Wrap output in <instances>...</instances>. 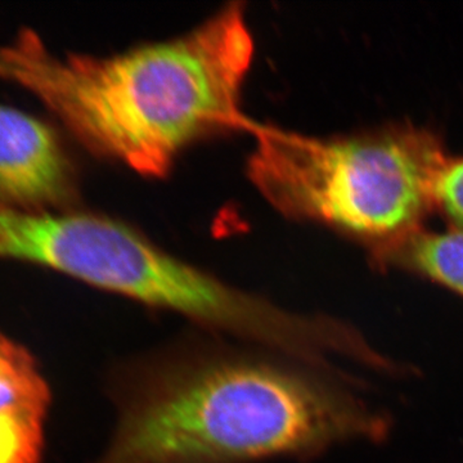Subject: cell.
I'll return each instance as SVG.
<instances>
[{
	"label": "cell",
	"mask_w": 463,
	"mask_h": 463,
	"mask_svg": "<svg viewBox=\"0 0 463 463\" xmlns=\"http://www.w3.org/2000/svg\"><path fill=\"white\" fill-rule=\"evenodd\" d=\"M380 263L410 268L463 297V230L429 232L421 228L373 251Z\"/></svg>",
	"instance_id": "8992f818"
},
{
	"label": "cell",
	"mask_w": 463,
	"mask_h": 463,
	"mask_svg": "<svg viewBox=\"0 0 463 463\" xmlns=\"http://www.w3.org/2000/svg\"><path fill=\"white\" fill-rule=\"evenodd\" d=\"M50 388L33 356L0 335V411L21 410L47 414Z\"/></svg>",
	"instance_id": "52a82bcc"
},
{
	"label": "cell",
	"mask_w": 463,
	"mask_h": 463,
	"mask_svg": "<svg viewBox=\"0 0 463 463\" xmlns=\"http://www.w3.org/2000/svg\"><path fill=\"white\" fill-rule=\"evenodd\" d=\"M0 259L50 268L210 334L286 354H303L315 341L313 317L233 288L105 216L0 206Z\"/></svg>",
	"instance_id": "3957f363"
},
{
	"label": "cell",
	"mask_w": 463,
	"mask_h": 463,
	"mask_svg": "<svg viewBox=\"0 0 463 463\" xmlns=\"http://www.w3.org/2000/svg\"><path fill=\"white\" fill-rule=\"evenodd\" d=\"M303 364L240 341L127 364L112 380L114 432L94 463H258L383 434L385 423Z\"/></svg>",
	"instance_id": "6da1fadb"
},
{
	"label": "cell",
	"mask_w": 463,
	"mask_h": 463,
	"mask_svg": "<svg viewBox=\"0 0 463 463\" xmlns=\"http://www.w3.org/2000/svg\"><path fill=\"white\" fill-rule=\"evenodd\" d=\"M249 178L283 214L367 241L373 251L421 228L448 160L421 128L317 138L251 121Z\"/></svg>",
	"instance_id": "277c9868"
},
{
	"label": "cell",
	"mask_w": 463,
	"mask_h": 463,
	"mask_svg": "<svg viewBox=\"0 0 463 463\" xmlns=\"http://www.w3.org/2000/svg\"><path fill=\"white\" fill-rule=\"evenodd\" d=\"M74 167L53 128L0 103V203L27 210H67L75 199Z\"/></svg>",
	"instance_id": "5b68a950"
},
{
	"label": "cell",
	"mask_w": 463,
	"mask_h": 463,
	"mask_svg": "<svg viewBox=\"0 0 463 463\" xmlns=\"http://www.w3.org/2000/svg\"><path fill=\"white\" fill-rule=\"evenodd\" d=\"M45 413L0 411V463H41Z\"/></svg>",
	"instance_id": "ba28073f"
},
{
	"label": "cell",
	"mask_w": 463,
	"mask_h": 463,
	"mask_svg": "<svg viewBox=\"0 0 463 463\" xmlns=\"http://www.w3.org/2000/svg\"><path fill=\"white\" fill-rule=\"evenodd\" d=\"M435 206L463 230V157L449 158L435 185Z\"/></svg>",
	"instance_id": "9c48e42d"
},
{
	"label": "cell",
	"mask_w": 463,
	"mask_h": 463,
	"mask_svg": "<svg viewBox=\"0 0 463 463\" xmlns=\"http://www.w3.org/2000/svg\"><path fill=\"white\" fill-rule=\"evenodd\" d=\"M254 53L234 3L181 38L111 57L58 56L23 30L0 44V79L41 100L91 152L161 176L201 136L248 130L241 91Z\"/></svg>",
	"instance_id": "7a4b0ae2"
}]
</instances>
